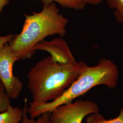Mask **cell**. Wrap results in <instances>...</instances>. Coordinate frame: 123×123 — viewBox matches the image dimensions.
Masks as SVG:
<instances>
[{"label":"cell","instance_id":"cell-13","mask_svg":"<svg viewBox=\"0 0 123 123\" xmlns=\"http://www.w3.org/2000/svg\"><path fill=\"white\" fill-rule=\"evenodd\" d=\"M14 35L9 34L6 35L0 36V49H1L5 44L8 43L12 38Z\"/></svg>","mask_w":123,"mask_h":123},{"label":"cell","instance_id":"cell-2","mask_svg":"<svg viewBox=\"0 0 123 123\" xmlns=\"http://www.w3.org/2000/svg\"><path fill=\"white\" fill-rule=\"evenodd\" d=\"M25 17L21 32L8 43L19 60L31 58L35 53V47L46 37L66 35L69 20L60 12L56 3L43 6L39 12L25 14Z\"/></svg>","mask_w":123,"mask_h":123},{"label":"cell","instance_id":"cell-1","mask_svg":"<svg viewBox=\"0 0 123 123\" xmlns=\"http://www.w3.org/2000/svg\"><path fill=\"white\" fill-rule=\"evenodd\" d=\"M87 66L83 61L61 63L50 56L36 63L27 75L32 96L27 111L60 97Z\"/></svg>","mask_w":123,"mask_h":123},{"label":"cell","instance_id":"cell-5","mask_svg":"<svg viewBox=\"0 0 123 123\" xmlns=\"http://www.w3.org/2000/svg\"><path fill=\"white\" fill-rule=\"evenodd\" d=\"M18 60L8 43L0 49V79L11 99L18 98L23 87L21 80L13 74V66Z\"/></svg>","mask_w":123,"mask_h":123},{"label":"cell","instance_id":"cell-8","mask_svg":"<svg viewBox=\"0 0 123 123\" xmlns=\"http://www.w3.org/2000/svg\"><path fill=\"white\" fill-rule=\"evenodd\" d=\"M40 1L43 6L54 2L57 3L63 7L75 10H83L87 5L84 0H40Z\"/></svg>","mask_w":123,"mask_h":123},{"label":"cell","instance_id":"cell-12","mask_svg":"<svg viewBox=\"0 0 123 123\" xmlns=\"http://www.w3.org/2000/svg\"><path fill=\"white\" fill-rule=\"evenodd\" d=\"M10 105L11 99L7 93L4 84L0 79V113L6 110Z\"/></svg>","mask_w":123,"mask_h":123},{"label":"cell","instance_id":"cell-4","mask_svg":"<svg viewBox=\"0 0 123 123\" xmlns=\"http://www.w3.org/2000/svg\"><path fill=\"white\" fill-rule=\"evenodd\" d=\"M99 112L93 101L79 99L62 105L50 112L51 123H82L88 115Z\"/></svg>","mask_w":123,"mask_h":123},{"label":"cell","instance_id":"cell-14","mask_svg":"<svg viewBox=\"0 0 123 123\" xmlns=\"http://www.w3.org/2000/svg\"><path fill=\"white\" fill-rule=\"evenodd\" d=\"M86 5L90 4L96 6L100 4L105 0H84Z\"/></svg>","mask_w":123,"mask_h":123},{"label":"cell","instance_id":"cell-9","mask_svg":"<svg viewBox=\"0 0 123 123\" xmlns=\"http://www.w3.org/2000/svg\"><path fill=\"white\" fill-rule=\"evenodd\" d=\"M85 119L84 123H123V107L118 116L114 119H106L99 112L88 115Z\"/></svg>","mask_w":123,"mask_h":123},{"label":"cell","instance_id":"cell-6","mask_svg":"<svg viewBox=\"0 0 123 123\" xmlns=\"http://www.w3.org/2000/svg\"><path fill=\"white\" fill-rule=\"evenodd\" d=\"M34 50H42L50 54L55 60L61 63H73L77 61L66 41L61 38L51 41L43 40L37 44Z\"/></svg>","mask_w":123,"mask_h":123},{"label":"cell","instance_id":"cell-7","mask_svg":"<svg viewBox=\"0 0 123 123\" xmlns=\"http://www.w3.org/2000/svg\"><path fill=\"white\" fill-rule=\"evenodd\" d=\"M23 114V109L10 105L6 110L0 113V123H20Z\"/></svg>","mask_w":123,"mask_h":123},{"label":"cell","instance_id":"cell-15","mask_svg":"<svg viewBox=\"0 0 123 123\" xmlns=\"http://www.w3.org/2000/svg\"><path fill=\"white\" fill-rule=\"evenodd\" d=\"M10 3V0H0V17L3 8Z\"/></svg>","mask_w":123,"mask_h":123},{"label":"cell","instance_id":"cell-3","mask_svg":"<svg viewBox=\"0 0 123 123\" xmlns=\"http://www.w3.org/2000/svg\"><path fill=\"white\" fill-rule=\"evenodd\" d=\"M119 79L117 65L110 59H101L95 66L87 65L60 97L33 110L27 111L28 114L31 118H35L44 113H50L58 106L73 102L97 86L105 85L110 89H114Z\"/></svg>","mask_w":123,"mask_h":123},{"label":"cell","instance_id":"cell-10","mask_svg":"<svg viewBox=\"0 0 123 123\" xmlns=\"http://www.w3.org/2000/svg\"><path fill=\"white\" fill-rule=\"evenodd\" d=\"M28 99L25 98L23 107V114L21 123H51L50 120V113L46 112L38 117L33 118L29 116L27 113Z\"/></svg>","mask_w":123,"mask_h":123},{"label":"cell","instance_id":"cell-11","mask_svg":"<svg viewBox=\"0 0 123 123\" xmlns=\"http://www.w3.org/2000/svg\"><path fill=\"white\" fill-rule=\"evenodd\" d=\"M108 6L113 11L116 22L123 23V0H106Z\"/></svg>","mask_w":123,"mask_h":123}]
</instances>
